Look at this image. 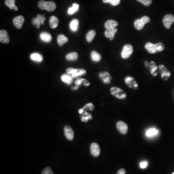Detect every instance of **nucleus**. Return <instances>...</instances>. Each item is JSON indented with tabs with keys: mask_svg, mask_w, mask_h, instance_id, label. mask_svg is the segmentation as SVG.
Here are the masks:
<instances>
[{
	"mask_svg": "<svg viewBox=\"0 0 174 174\" xmlns=\"http://www.w3.org/2000/svg\"><path fill=\"white\" fill-rule=\"evenodd\" d=\"M150 18L148 16H144L140 19H136L134 22L135 27L138 30H141L144 28L145 24L149 22Z\"/></svg>",
	"mask_w": 174,
	"mask_h": 174,
	"instance_id": "nucleus-5",
	"label": "nucleus"
},
{
	"mask_svg": "<svg viewBox=\"0 0 174 174\" xmlns=\"http://www.w3.org/2000/svg\"><path fill=\"white\" fill-rule=\"evenodd\" d=\"M96 36V32L94 30H90L86 35V40L88 43L91 42Z\"/></svg>",
	"mask_w": 174,
	"mask_h": 174,
	"instance_id": "nucleus-31",
	"label": "nucleus"
},
{
	"mask_svg": "<svg viewBox=\"0 0 174 174\" xmlns=\"http://www.w3.org/2000/svg\"><path fill=\"white\" fill-rule=\"evenodd\" d=\"M126 173V170L123 168L120 169L117 171V174H125Z\"/></svg>",
	"mask_w": 174,
	"mask_h": 174,
	"instance_id": "nucleus-39",
	"label": "nucleus"
},
{
	"mask_svg": "<svg viewBox=\"0 0 174 174\" xmlns=\"http://www.w3.org/2000/svg\"><path fill=\"white\" fill-rule=\"evenodd\" d=\"M78 58V54L76 52H73L69 53L66 56V59L67 61H76Z\"/></svg>",
	"mask_w": 174,
	"mask_h": 174,
	"instance_id": "nucleus-30",
	"label": "nucleus"
},
{
	"mask_svg": "<svg viewBox=\"0 0 174 174\" xmlns=\"http://www.w3.org/2000/svg\"><path fill=\"white\" fill-rule=\"evenodd\" d=\"M145 48L149 53L155 54L158 52L163 51L164 50L165 47L164 44L162 43H158L156 44H153L150 42H148L145 45Z\"/></svg>",
	"mask_w": 174,
	"mask_h": 174,
	"instance_id": "nucleus-1",
	"label": "nucleus"
},
{
	"mask_svg": "<svg viewBox=\"0 0 174 174\" xmlns=\"http://www.w3.org/2000/svg\"><path fill=\"white\" fill-rule=\"evenodd\" d=\"M145 66L146 68H149V63L147 61H146L145 62Z\"/></svg>",
	"mask_w": 174,
	"mask_h": 174,
	"instance_id": "nucleus-40",
	"label": "nucleus"
},
{
	"mask_svg": "<svg viewBox=\"0 0 174 174\" xmlns=\"http://www.w3.org/2000/svg\"><path fill=\"white\" fill-rule=\"evenodd\" d=\"M158 68H159V72L161 74V78L165 81L168 80V79L170 77V72L164 65H159Z\"/></svg>",
	"mask_w": 174,
	"mask_h": 174,
	"instance_id": "nucleus-8",
	"label": "nucleus"
},
{
	"mask_svg": "<svg viewBox=\"0 0 174 174\" xmlns=\"http://www.w3.org/2000/svg\"><path fill=\"white\" fill-rule=\"evenodd\" d=\"M125 82L130 88L136 90L138 87V85L135 79L131 76H128L125 77Z\"/></svg>",
	"mask_w": 174,
	"mask_h": 174,
	"instance_id": "nucleus-10",
	"label": "nucleus"
},
{
	"mask_svg": "<svg viewBox=\"0 0 174 174\" xmlns=\"http://www.w3.org/2000/svg\"><path fill=\"white\" fill-rule=\"evenodd\" d=\"M110 92L111 94L119 99L124 100L127 98V95L125 91L117 87H112L110 89Z\"/></svg>",
	"mask_w": 174,
	"mask_h": 174,
	"instance_id": "nucleus-3",
	"label": "nucleus"
},
{
	"mask_svg": "<svg viewBox=\"0 0 174 174\" xmlns=\"http://www.w3.org/2000/svg\"><path fill=\"white\" fill-rule=\"evenodd\" d=\"M164 25L167 29H170L172 24L174 22V16L172 14H168L164 16L163 20Z\"/></svg>",
	"mask_w": 174,
	"mask_h": 174,
	"instance_id": "nucleus-9",
	"label": "nucleus"
},
{
	"mask_svg": "<svg viewBox=\"0 0 174 174\" xmlns=\"http://www.w3.org/2000/svg\"><path fill=\"white\" fill-rule=\"evenodd\" d=\"M72 76H70L68 74H63L61 77V80L63 82L66 83L67 84H71L73 81Z\"/></svg>",
	"mask_w": 174,
	"mask_h": 174,
	"instance_id": "nucleus-26",
	"label": "nucleus"
},
{
	"mask_svg": "<svg viewBox=\"0 0 174 174\" xmlns=\"http://www.w3.org/2000/svg\"><path fill=\"white\" fill-rule=\"evenodd\" d=\"M79 7H80V5L74 3L73 4V6L72 7L68 8V14H69V15H73V14H74L75 12H76L78 10Z\"/></svg>",
	"mask_w": 174,
	"mask_h": 174,
	"instance_id": "nucleus-33",
	"label": "nucleus"
},
{
	"mask_svg": "<svg viewBox=\"0 0 174 174\" xmlns=\"http://www.w3.org/2000/svg\"><path fill=\"white\" fill-rule=\"evenodd\" d=\"M104 3H109L113 6L119 5L120 2V0H103Z\"/></svg>",
	"mask_w": 174,
	"mask_h": 174,
	"instance_id": "nucleus-34",
	"label": "nucleus"
},
{
	"mask_svg": "<svg viewBox=\"0 0 174 174\" xmlns=\"http://www.w3.org/2000/svg\"><path fill=\"white\" fill-rule=\"evenodd\" d=\"M90 152L91 155L94 157L99 156L101 152V149L98 144L96 143H93L90 146Z\"/></svg>",
	"mask_w": 174,
	"mask_h": 174,
	"instance_id": "nucleus-11",
	"label": "nucleus"
},
{
	"mask_svg": "<svg viewBox=\"0 0 174 174\" xmlns=\"http://www.w3.org/2000/svg\"><path fill=\"white\" fill-rule=\"evenodd\" d=\"M148 165V162L146 161H143L140 164V167L142 169H145Z\"/></svg>",
	"mask_w": 174,
	"mask_h": 174,
	"instance_id": "nucleus-38",
	"label": "nucleus"
},
{
	"mask_svg": "<svg viewBox=\"0 0 174 174\" xmlns=\"http://www.w3.org/2000/svg\"><path fill=\"white\" fill-rule=\"evenodd\" d=\"M42 174H54V173L50 167H48L45 168V169L43 170Z\"/></svg>",
	"mask_w": 174,
	"mask_h": 174,
	"instance_id": "nucleus-37",
	"label": "nucleus"
},
{
	"mask_svg": "<svg viewBox=\"0 0 174 174\" xmlns=\"http://www.w3.org/2000/svg\"><path fill=\"white\" fill-rule=\"evenodd\" d=\"M82 109L84 110H87L88 111H94L95 109L94 106L92 103H88L85 105Z\"/></svg>",
	"mask_w": 174,
	"mask_h": 174,
	"instance_id": "nucleus-35",
	"label": "nucleus"
},
{
	"mask_svg": "<svg viewBox=\"0 0 174 174\" xmlns=\"http://www.w3.org/2000/svg\"><path fill=\"white\" fill-rule=\"evenodd\" d=\"M148 69L150 71V74L153 77L156 76L158 74V73H157L158 67L157 66L156 64L154 61H152V62H150V63H149V66Z\"/></svg>",
	"mask_w": 174,
	"mask_h": 174,
	"instance_id": "nucleus-19",
	"label": "nucleus"
},
{
	"mask_svg": "<svg viewBox=\"0 0 174 174\" xmlns=\"http://www.w3.org/2000/svg\"><path fill=\"white\" fill-rule=\"evenodd\" d=\"M91 59L94 62H99L101 61L102 58L101 55L95 51L91 52Z\"/></svg>",
	"mask_w": 174,
	"mask_h": 174,
	"instance_id": "nucleus-28",
	"label": "nucleus"
},
{
	"mask_svg": "<svg viewBox=\"0 0 174 174\" xmlns=\"http://www.w3.org/2000/svg\"><path fill=\"white\" fill-rule=\"evenodd\" d=\"M116 127L118 131L123 135H126L128 130V126L127 124L123 121H119L117 123Z\"/></svg>",
	"mask_w": 174,
	"mask_h": 174,
	"instance_id": "nucleus-12",
	"label": "nucleus"
},
{
	"mask_svg": "<svg viewBox=\"0 0 174 174\" xmlns=\"http://www.w3.org/2000/svg\"><path fill=\"white\" fill-rule=\"evenodd\" d=\"M0 42L4 44H8L10 42V39L7 30H2L0 31Z\"/></svg>",
	"mask_w": 174,
	"mask_h": 174,
	"instance_id": "nucleus-16",
	"label": "nucleus"
},
{
	"mask_svg": "<svg viewBox=\"0 0 174 174\" xmlns=\"http://www.w3.org/2000/svg\"><path fill=\"white\" fill-rule=\"evenodd\" d=\"M137 1L146 7L149 6L152 1V0H137Z\"/></svg>",
	"mask_w": 174,
	"mask_h": 174,
	"instance_id": "nucleus-36",
	"label": "nucleus"
},
{
	"mask_svg": "<svg viewBox=\"0 0 174 174\" xmlns=\"http://www.w3.org/2000/svg\"><path fill=\"white\" fill-rule=\"evenodd\" d=\"M59 24V19L55 16H51L49 19V25L52 29H55Z\"/></svg>",
	"mask_w": 174,
	"mask_h": 174,
	"instance_id": "nucleus-20",
	"label": "nucleus"
},
{
	"mask_svg": "<svg viewBox=\"0 0 174 174\" xmlns=\"http://www.w3.org/2000/svg\"><path fill=\"white\" fill-rule=\"evenodd\" d=\"M172 174H174V173H172Z\"/></svg>",
	"mask_w": 174,
	"mask_h": 174,
	"instance_id": "nucleus-43",
	"label": "nucleus"
},
{
	"mask_svg": "<svg viewBox=\"0 0 174 174\" xmlns=\"http://www.w3.org/2000/svg\"><path fill=\"white\" fill-rule=\"evenodd\" d=\"M78 25H79V21L77 19H74L71 21L70 27L71 30L73 32H76L78 29Z\"/></svg>",
	"mask_w": 174,
	"mask_h": 174,
	"instance_id": "nucleus-29",
	"label": "nucleus"
},
{
	"mask_svg": "<svg viewBox=\"0 0 174 174\" xmlns=\"http://www.w3.org/2000/svg\"><path fill=\"white\" fill-rule=\"evenodd\" d=\"M78 88H79L78 86H76H76H74V87H72L71 89H72V90H77L78 89Z\"/></svg>",
	"mask_w": 174,
	"mask_h": 174,
	"instance_id": "nucleus-41",
	"label": "nucleus"
},
{
	"mask_svg": "<svg viewBox=\"0 0 174 174\" xmlns=\"http://www.w3.org/2000/svg\"><path fill=\"white\" fill-rule=\"evenodd\" d=\"M118 25V23L115 20L110 19L106 22L105 24V28L106 30L114 29Z\"/></svg>",
	"mask_w": 174,
	"mask_h": 174,
	"instance_id": "nucleus-18",
	"label": "nucleus"
},
{
	"mask_svg": "<svg viewBox=\"0 0 174 174\" xmlns=\"http://www.w3.org/2000/svg\"><path fill=\"white\" fill-rule=\"evenodd\" d=\"M99 77L104 83L109 84L111 82L112 77L110 74L106 72H102L99 74Z\"/></svg>",
	"mask_w": 174,
	"mask_h": 174,
	"instance_id": "nucleus-15",
	"label": "nucleus"
},
{
	"mask_svg": "<svg viewBox=\"0 0 174 174\" xmlns=\"http://www.w3.org/2000/svg\"><path fill=\"white\" fill-rule=\"evenodd\" d=\"M40 38L42 40L47 43L51 42L52 40V36L49 33L46 32H43L40 33Z\"/></svg>",
	"mask_w": 174,
	"mask_h": 174,
	"instance_id": "nucleus-21",
	"label": "nucleus"
},
{
	"mask_svg": "<svg viewBox=\"0 0 174 174\" xmlns=\"http://www.w3.org/2000/svg\"><path fill=\"white\" fill-rule=\"evenodd\" d=\"M84 111V110L83 109H81L79 110V113L80 114H81L83 113Z\"/></svg>",
	"mask_w": 174,
	"mask_h": 174,
	"instance_id": "nucleus-42",
	"label": "nucleus"
},
{
	"mask_svg": "<svg viewBox=\"0 0 174 174\" xmlns=\"http://www.w3.org/2000/svg\"><path fill=\"white\" fill-rule=\"evenodd\" d=\"M64 132L65 136L67 139L69 141H72L74 138V131L72 128L70 126L66 125L64 128Z\"/></svg>",
	"mask_w": 174,
	"mask_h": 174,
	"instance_id": "nucleus-14",
	"label": "nucleus"
},
{
	"mask_svg": "<svg viewBox=\"0 0 174 174\" xmlns=\"http://www.w3.org/2000/svg\"><path fill=\"white\" fill-rule=\"evenodd\" d=\"M30 58L33 61L36 62H41L43 59L42 56L38 53H32L30 55Z\"/></svg>",
	"mask_w": 174,
	"mask_h": 174,
	"instance_id": "nucleus-25",
	"label": "nucleus"
},
{
	"mask_svg": "<svg viewBox=\"0 0 174 174\" xmlns=\"http://www.w3.org/2000/svg\"><path fill=\"white\" fill-rule=\"evenodd\" d=\"M133 52V47L131 45H125L121 52V57L123 59H128Z\"/></svg>",
	"mask_w": 174,
	"mask_h": 174,
	"instance_id": "nucleus-6",
	"label": "nucleus"
},
{
	"mask_svg": "<svg viewBox=\"0 0 174 174\" xmlns=\"http://www.w3.org/2000/svg\"><path fill=\"white\" fill-rule=\"evenodd\" d=\"M80 119L81 121L87 123L89 120H92V115L91 114L88 113L87 111H85L84 112L81 114Z\"/></svg>",
	"mask_w": 174,
	"mask_h": 174,
	"instance_id": "nucleus-24",
	"label": "nucleus"
},
{
	"mask_svg": "<svg viewBox=\"0 0 174 174\" xmlns=\"http://www.w3.org/2000/svg\"><path fill=\"white\" fill-rule=\"evenodd\" d=\"M25 21V19L23 16H16L13 19V22L14 26L18 29H22L23 24Z\"/></svg>",
	"mask_w": 174,
	"mask_h": 174,
	"instance_id": "nucleus-13",
	"label": "nucleus"
},
{
	"mask_svg": "<svg viewBox=\"0 0 174 174\" xmlns=\"http://www.w3.org/2000/svg\"><path fill=\"white\" fill-rule=\"evenodd\" d=\"M117 31V29L116 28L110 30H106L105 32V36L106 37V38H109L110 40H113Z\"/></svg>",
	"mask_w": 174,
	"mask_h": 174,
	"instance_id": "nucleus-17",
	"label": "nucleus"
},
{
	"mask_svg": "<svg viewBox=\"0 0 174 174\" xmlns=\"http://www.w3.org/2000/svg\"><path fill=\"white\" fill-rule=\"evenodd\" d=\"M57 41L59 45L62 47V45L68 42V38L63 34H59L57 37Z\"/></svg>",
	"mask_w": 174,
	"mask_h": 174,
	"instance_id": "nucleus-23",
	"label": "nucleus"
},
{
	"mask_svg": "<svg viewBox=\"0 0 174 174\" xmlns=\"http://www.w3.org/2000/svg\"><path fill=\"white\" fill-rule=\"evenodd\" d=\"M38 7L42 10H47L48 12H53L56 9V5L54 1H40L38 4Z\"/></svg>",
	"mask_w": 174,
	"mask_h": 174,
	"instance_id": "nucleus-2",
	"label": "nucleus"
},
{
	"mask_svg": "<svg viewBox=\"0 0 174 174\" xmlns=\"http://www.w3.org/2000/svg\"><path fill=\"white\" fill-rule=\"evenodd\" d=\"M158 133V131L157 129L156 128H151V129H149L146 131V136H148L149 138H151L157 135Z\"/></svg>",
	"mask_w": 174,
	"mask_h": 174,
	"instance_id": "nucleus-32",
	"label": "nucleus"
},
{
	"mask_svg": "<svg viewBox=\"0 0 174 174\" xmlns=\"http://www.w3.org/2000/svg\"><path fill=\"white\" fill-rule=\"evenodd\" d=\"M5 4L10 9H14L15 11H18V7L15 4V0H5Z\"/></svg>",
	"mask_w": 174,
	"mask_h": 174,
	"instance_id": "nucleus-22",
	"label": "nucleus"
},
{
	"mask_svg": "<svg viewBox=\"0 0 174 174\" xmlns=\"http://www.w3.org/2000/svg\"><path fill=\"white\" fill-rule=\"evenodd\" d=\"M74 83H75L76 86H78V87H80L82 84H83L85 86H90V82H88V81L84 78H78L76 80Z\"/></svg>",
	"mask_w": 174,
	"mask_h": 174,
	"instance_id": "nucleus-27",
	"label": "nucleus"
},
{
	"mask_svg": "<svg viewBox=\"0 0 174 174\" xmlns=\"http://www.w3.org/2000/svg\"><path fill=\"white\" fill-rule=\"evenodd\" d=\"M46 19L44 15H41L38 14L37 15L36 18H33L32 20V22L33 25L36 27L37 28H40L41 25H44V22Z\"/></svg>",
	"mask_w": 174,
	"mask_h": 174,
	"instance_id": "nucleus-7",
	"label": "nucleus"
},
{
	"mask_svg": "<svg viewBox=\"0 0 174 174\" xmlns=\"http://www.w3.org/2000/svg\"><path fill=\"white\" fill-rule=\"evenodd\" d=\"M66 72L68 74L72 75L73 78H77L79 77L84 76L86 74V71L83 69H74L68 68L66 69Z\"/></svg>",
	"mask_w": 174,
	"mask_h": 174,
	"instance_id": "nucleus-4",
	"label": "nucleus"
}]
</instances>
